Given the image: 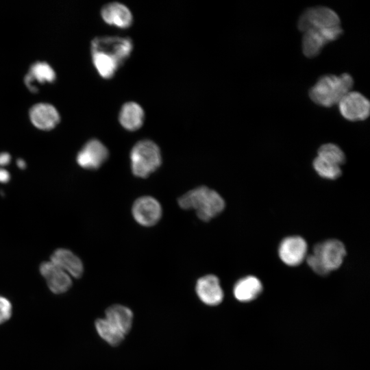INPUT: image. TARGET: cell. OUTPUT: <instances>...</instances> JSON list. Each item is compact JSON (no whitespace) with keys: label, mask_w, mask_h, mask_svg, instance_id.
<instances>
[{"label":"cell","mask_w":370,"mask_h":370,"mask_svg":"<svg viewBox=\"0 0 370 370\" xmlns=\"http://www.w3.org/2000/svg\"><path fill=\"white\" fill-rule=\"evenodd\" d=\"M16 164L18 168L24 169L26 167L25 162L22 159H18L16 161Z\"/></svg>","instance_id":"27"},{"label":"cell","mask_w":370,"mask_h":370,"mask_svg":"<svg viewBox=\"0 0 370 370\" xmlns=\"http://www.w3.org/2000/svg\"><path fill=\"white\" fill-rule=\"evenodd\" d=\"M312 165L317 173L325 179L335 180L342 173L341 166L327 162L318 156L314 159Z\"/></svg>","instance_id":"23"},{"label":"cell","mask_w":370,"mask_h":370,"mask_svg":"<svg viewBox=\"0 0 370 370\" xmlns=\"http://www.w3.org/2000/svg\"><path fill=\"white\" fill-rule=\"evenodd\" d=\"M130 158L133 174L140 178L149 176L162 163L160 147L149 139L137 142L130 151Z\"/></svg>","instance_id":"4"},{"label":"cell","mask_w":370,"mask_h":370,"mask_svg":"<svg viewBox=\"0 0 370 370\" xmlns=\"http://www.w3.org/2000/svg\"><path fill=\"white\" fill-rule=\"evenodd\" d=\"M345 255L346 249L342 242L329 239L317 243L312 254L306 257V262L314 273L326 275L341 267Z\"/></svg>","instance_id":"3"},{"label":"cell","mask_w":370,"mask_h":370,"mask_svg":"<svg viewBox=\"0 0 370 370\" xmlns=\"http://www.w3.org/2000/svg\"><path fill=\"white\" fill-rule=\"evenodd\" d=\"M10 180L9 173L3 169H0V182H7Z\"/></svg>","instance_id":"26"},{"label":"cell","mask_w":370,"mask_h":370,"mask_svg":"<svg viewBox=\"0 0 370 370\" xmlns=\"http://www.w3.org/2000/svg\"><path fill=\"white\" fill-rule=\"evenodd\" d=\"M32 123L42 130H50L60 122V117L57 109L51 104L38 103L29 110Z\"/></svg>","instance_id":"14"},{"label":"cell","mask_w":370,"mask_h":370,"mask_svg":"<svg viewBox=\"0 0 370 370\" xmlns=\"http://www.w3.org/2000/svg\"><path fill=\"white\" fill-rule=\"evenodd\" d=\"M262 291V285L259 279L253 275L246 276L239 280L234 287L236 299L242 302L255 299Z\"/></svg>","instance_id":"19"},{"label":"cell","mask_w":370,"mask_h":370,"mask_svg":"<svg viewBox=\"0 0 370 370\" xmlns=\"http://www.w3.org/2000/svg\"><path fill=\"white\" fill-rule=\"evenodd\" d=\"M95 327L99 335L111 345H119L124 338L125 335L106 319H98Z\"/></svg>","instance_id":"21"},{"label":"cell","mask_w":370,"mask_h":370,"mask_svg":"<svg viewBox=\"0 0 370 370\" xmlns=\"http://www.w3.org/2000/svg\"><path fill=\"white\" fill-rule=\"evenodd\" d=\"M50 261L74 278H79L83 273L84 267L81 260L68 249L56 250L51 255Z\"/></svg>","instance_id":"17"},{"label":"cell","mask_w":370,"mask_h":370,"mask_svg":"<svg viewBox=\"0 0 370 370\" xmlns=\"http://www.w3.org/2000/svg\"><path fill=\"white\" fill-rule=\"evenodd\" d=\"M56 75L53 68L45 62H36L29 68V72L24 78L25 86L31 92H37L34 83H51L56 79Z\"/></svg>","instance_id":"18"},{"label":"cell","mask_w":370,"mask_h":370,"mask_svg":"<svg viewBox=\"0 0 370 370\" xmlns=\"http://www.w3.org/2000/svg\"><path fill=\"white\" fill-rule=\"evenodd\" d=\"M179 206L184 210H195L198 218L208 221L225 208V201L215 190L207 186L190 190L178 199Z\"/></svg>","instance_id":"1"},{"label":"cell","mask_w":370,"mask_h":370,"mask_svg":"<svg viewBox=\"0 0 370 370\" xmlns=\"http://www.w3.org/2000/svg\"><path fill=\"white\" fill-rule=\"evenodd\" d=\"M317 156L339 166L345 162V153L338 146L333 143L321 145L318 149Z\"/></svg>","instance_id":"22"},{"label":"cell","mask_w":370,"mask_h":370,"mask_svg":"<svg viewBox=\"0 0 370 370\" xmlns=\"http://www.w3.org/2000/svg\"><path fill=\"white\" fill-rule=\"evenodd\" d=\"M10 155L8 153H0V165L5 166L10 162Z\"/></svg>","instance_id":"25"},{"label":"cell","mask_w":370,"mask_h":370,"mask_svg":"<svg viewBox=\"0 0 370 370\" xmlns=\"http://www.w3.org/2000/svg\"><path fill=\"white\" fill-rule=\"evenodd\" d=\"M195 288L198 297L206 304L216 306L223 300V290L218 278L214 275L200 278Z\"/></svg>","instance_id":"15"},{"label":"cell","mask_w":370,"mask_h":370,"mask_svg":"<svg viewBox=\"0 0 370 370\" xmlns=\"http://www.w3.org/2000/svg\"><path fill=\"white\" fill-rule=\"evenodd\" d=\"M307 243L301 236H292L282 241L278 254L282 261L291 267L300 264L306 257Z\"/></svg>","instance_id":"11"},{"label":"cell","mask_w":370,"mask_h":370,"mask_svg":"<svg viewBox=\"0 0 370 370\" xmlns=\"http://www.w3.org/2000/svg\"><path fill=\"white\" fill-rule=\"evenodd\" d=\"M108 156V148L100 140L92 138L79 151L77 162L82 168L97 169L107 160Z\"/></svg>","instance_id":"10"},{"label":"cell","mask_w":370,"mask_h":370,"mask_svg":"<svg viewBox=\"0 0 370 370\" xmlns=\"http://www.w3.org/2000/svg\"><path fill=\"white\" fill-rule=\"evenodd\" d=\"M105 319L125 335L132 328L133 313L130 308L115 304L107 308Z\"/></svg>","instance_id":"20"},{"label":"cell","mask_w":370,"mask_h":370,"mask_svg":"<svg viewBox=\"0 0 370 370\" xmlns=\"http://www.w3.org/2000/svg\"><path fill=\"white\" fill-rule=\"evenodd\" d=\"M354 85V79L348 73L339 76L326 75L321 77L310 88L309 96L315 103L331 107L338 104L339 101L349 91Z\"/></svg>","instance_id":"2"},{"label":"cell","mask_w":370,"mask_h":370,"mask_svg":"<svg viewBox=\"0 0 370 370\" xmlns=\"http://www.w3.org/2000/svg\"><path fill=\"white\" fill-rule=\"evenodd\" d=\"M145 114L142 106L135 101L123 103L119 113V122L126 130L134 132L143 125Z\"/></svg>","instance_id":"16"},{"label":"cell","mask_w":370,"mask_h":370,"mask_svg":"<svg viewBox=\"0 0 370 370\" xmlns=\"http://www.w3.org/2000/svg\"><path fill=\"white\" fill-rule=\"evenodd\" d=\"M12 306L5 297L0 295V324L6 322L12 316Z\"/></svg>","instance_id":"24"},{"label":"cell","mask_w":370,"mask_h":370,"mask_svg":"<svg viewBox=\"0 0 370 370\" xmlns=\"http://www.w3.org/2000/svg\"><path fill=\"white\" fill-rule=\"evenodd\" d=\"M298 28L304 32L310 29H321L340 26V18L332 9L317 6L307 9L300 16Z\"/></svg>","instance_id":"6"},{"label":"cell","mask_w":370,"mask_h":370,"mask_svg":"<svg viewBox=\"0 0 370 370\" xmlns=\"http://www.w3.org/2000/svg\"><path fill=\"white\" fill-rule=\"evenodd\" d=\"M341 115L351 121H363L370 114V102L361 93L349 91L338 103Z\"/></svg>","instance_id":"8"},{"label":"cell","mask_w":370,"mask_h":370,"mask_svg":"<svg viewBox=\"0 0 370 370\" xmlns=\"http://www.w3.org/2000/svg\"><path fill=\"white\" fill-rule=\"evenodd\" d=\"M134 49L129 37L102 36L91 41L90 52L100 53L116 63L119 67L127 60Z\"/></svg>","instance_id":"5"},{"label":"cell","mask_w":370,"mask_h":370,"mask_svg":"<svg viewBox=\"0 0 370 370\" xmlns=\"http://www.w3.org/2000/svg\"><path fill=\"white\" fill-rule=\"evenodd\" d=\"M135 221L140 225L150 227L156 224L162 217V207L159 201L150 196L137 199L132 208Z\"/></svg>","instance_id":"9"},{"label":"cell","mask_w":370,"mask_h":370,"mask_svg":"<svg viewBox=\"0 0 370 370\" xmlns=\"http://www.w3.org/2000/svg\"><path fill=\"white\" fill-rule=\"evenodd\" d=\"M40 271L53 293H63L72 285L70 275L51 261L42 262Z\"/></svg>","instance_id":"13"},{"label":"cell","mask_w":370,"mask_h":370,"mask_svg":"<svg viewBox=\"0 0 370 370\" xmlns=\"http://www.w3.org/2000/svg\"><path fill=\"white\" fill-rule=\"evenodd\" d=\"M101 16L106 24L120 29H127L134 22L133 14L129 8L116 1L104 5L101 9Z\"/></svg>","instance_id":"12"},{"label":"cell","mask_w":370,"mask_h":370,"mask_svg":"<svg viewBox=\"0 0 370 370\" xmlns=\"http://www.w3.org/2000/svg\"><path fill=\"white\" fill-rule=\"evenodd\" d=\"M342 33L341 26L310 29L304 32L302 38L304 54L308 58L317 56L326 44L337 39Z\"/></svg>","instance_id":"7"}]
</instances>
